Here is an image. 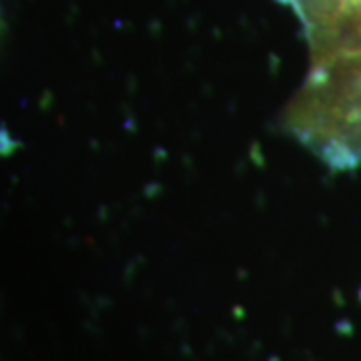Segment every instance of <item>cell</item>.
<instances>
[{
	"mask_svg": "<svg viewBox=\"0 0 361 361\" xmlns=\"http://www.w3.org/2000/svg\"><path fill=\"white\" fill-rule=\"evenodd\" d=\"M310 68L281 127L334 171L361 165V11L307 39Z\"/></svg>",
	"mask_w": 361,
	"mask_h": 361,
	"instance_id": "obj_1",
	"label": "cell"
},
{
	"mask_svg": "<svg viewBox=\"0 0 361 361\" xmlns=\"http://www.w3.org/2000/svg\"><path fill=\"white\" fill-rule=\"evenodd\" d=\"M301 20L305 35L319 30L345 13L361 8V0H279Z\"/></svg>",
	"mask_w": 361,
	"mask_h": 361,
	"instance_id": "obj_2",
	"label": "cell"
}]
</instances>
